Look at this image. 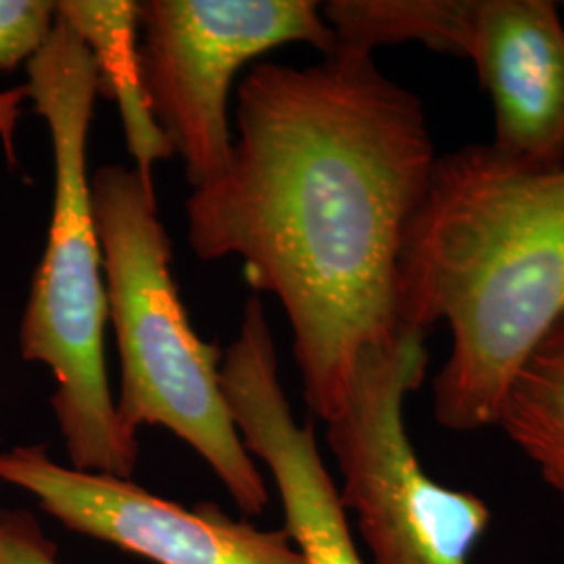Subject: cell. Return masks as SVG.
<instances>
[{
	"label": "cell",
	"mask_w": 564,
	"mask_h": 564,
	"mask_svg": "<svg viewBox=\"0 0 564 564\" xmlns=\"http://www.w3.org/2000/svg\"><path fill=\"white\" fill-rule=\"evenodd\" d=\"M235 126L223 174L186 199L188 245L202 262L239 258L281 302L303 400L326 423L358 358L398 335L400 249L437 160L423 102L335 46L310 67H251Z\"/></svg>",
	"instance_id": "1"
},
{
	"label": "cell",
	"mask_w": 564,
	"mask_h": 564,
	"mask_svg": "<svg viewBox=\"0 0 564 564\" xmlns=\"http://www.w3.org/2000/svg\"><path fill=\"white\" fill-rule=\"evenodd\" d=\"M398 330L447 324L433 381L447 431L496 426L510 384L564 321V167L510 162L489 142L437 155L405 226Z\"/></svg>",
	"instance_id": "2"
},
{
	"label": "cell",
	"mask_w": 564,
	"mask_h": 564,
	"mask_svg": "<svg viewBox=\"0 0 564 564\" xmlns=\"http://www.w3.org/2000/svg\"><path fill=\"white\" fill-rule=\"evenodd\" d=\"M25 67L28 97L51 134L55 188L46 247L21 316V356L44 364L55 379L51 408L69 466L132 479L139 440L121 423L107 379L109 316L88 176V134L101 97L97 63L57 15Z\"/></svg>",
	"instance_id": "3"
},
{
	"label": "cell",
	"mask_w": 564,
	"mask_h": 564,
	"mask_svg": "<svg viewBox=\"0 0 564 564\" xmlns=\"http://www.w3.org/2000/svg\"><path fill=\"white\" fill-rule=\"evenodd\" d=\"M90 191L107 316L120 354L121 423L132 433L141 426L174 433L241 512L262 514L270 494L226 402L220 347L203 341L182 303L153 182L113 163L90 176Z\"/></svg>",
	"instance_id": "4"
},
{
	"label": "cell",
	"mask_w": 564,
	"mask_h": 564,
	"mask_svg": "<svg viewBox=\"0 0 564 564\" xmlns=\"http://www.w3.org/2000/svg\"><path fill=\"white\" fill-rule=\"evenodd\" d=\"M424 339L398 330L368 347L339 412L326 421L339 500L356 517L370 564H470L489 524L484 500L437 484L408 437L403 403L426 375Z\"/></svg>",
	"instance_id": "5"
},
{
	"label": "cell",
	"mask_w": 564,
	"mask_h": 564,
	"mask_svg": "<svg viewBox=\"0 0 564 564\" xmlns=\"http://www.w3.org/2000/svg\"><path fill=\"white\" fill-rule=\"evenodd\" d=\"M333 53L335 34L312 0H142L139 67L149 111L186 181L223 174L232 149L228 99L242 67L284 44Z\"/></svg>",
	"instance_id": "6"
},
{
	"label": "cell",
	"mask_w": 564,
	"mask_h": 564,
	"mask_svg": "<svg viewBox=\"0 0 564 564\" xmlns=\"http://www.w3.org/2000/svg\"><path fill=\"white\" fill-rule=\"evenodd\" d=\"M0 481L32 494L65 529L155 564H307L286 529L230 519L216 505L184 508L132 479L55 463L44 444L0 452Z\"/></svg>",
	"instance_id": "7"
},
{
	"label": "cell",
	"mask_w": 564,
	"mask_h": 564,
	"mask_svg": "<svg viewBox=\"0 0 564 564\" xmlns=\"http://www.w3.org/2000/svg\"><path fill=\"white\" fill-rule=\"evenodd\" d=\"M220 381L245 449L274 477L284 529L307 564H366L314 426L295 421L284 395L276 345L258 297L245 303L239 335L224 351Z\"/></svg>",
	"instance_id": "8"
},
{
	"label": "cell",
	"mask_w": 564,
	"mask_h": 564,
	"mask_svg": "<svg viewBox=\"0 0 564 564\" xmlns=\"http://www.w3.org/2000/svg\"><path fill=\"white\" fill-rule=\"evenodd\" d=\"M460 57L494 111L489 147L535 170L564 167V20L550 0H468Z\"/></svg>",
	"instance_id": "9"
},
{
	"label": "cell",
	"mask_w": 564,
	"mask_h": 564,
	"mask_svg": "<svg viewBox=\"0 0 564 564\" xmlns=\"http://www.w3.org/2000/svg\"><path fill=\"white\" fill-rule=\"evenodd\" d=\"M57 15L67 21L97 63L101 97L120 107L128 153L134 170L153 182V165L174 155L153 120L142 90L139 67V2L137 0H59Z\"/></svg>",
	"instance_id": "10"
},
{
	"label": "cell",
	"mask_w": 564,
	"mask_h": 564,
	"mask_svg": "<svg viewBox=\"0 0 564 564\" xmlns=\"http://www.w3.org/2000/svg\"><path fill=\"white\" fill-rule=\"evenodd\" d=\"M496 426L538 466L564 506V321L510 384Z\"/></svg>",
	"instance_id": "11"
},
{
	"label": "cell",
	"mask_w": 564,
	"mask_h": 564,
	"mask_svg": "<svg viewBox=\"0 0 564 564\" xmlns=\"http://www.w3.org/2000/svg\"><path fill=\"white\" fill-rule=\"evenodd\" d=\"M468 0H330L323 15L335 46L372 55L379 46L416 42L460 57Z\"/></svg>",
	"instance_id": "12"
},
{
	"label": "cell",
	"mask_w": 564,
	"mask_h": 564,
	"mask_svg": "<svg viewBox=\"0 0 564 564\" xmlns=\"http://www.w3.org/2000/svg\"><path fill=\"white\" fill-rule=\"evenodd\" d=\"M57 21V2L0 0V69L28 65L48 41Z\"/></svg>",
	"instance_id": "13"
},
{
	"label": "cell",
	"mask_w": 564,
	"mask_h": 564,
	"mask_svg": "<svg viewBox=\"0 0 564 564\" xmlns=\"http://www.w3.org/2000/svg\"><path fill=\"white\" fill-rule=\"evenodd\" d=\"M0 564H63L57 544L28 510H0Z\"/></svg>",
	"instance_id": "14"
},
{
	"label": "cell",
	"mask_w": 564,
	"mask_h": 564,
	"mask_svg": "<svg viewBox=\"0 0 564 564\" xmlns=\"http://www.w3.org/2000/svg\"><path fill=\"white\" fill-rule=\"evenodd\" d=\"M28 86H18L0 93V142L7 155V162L15 163V128L21 116V105L28 101Z\"/></svg>",
	"instance_id": "15"
},
{
	"label": "cell",
	"mask_w": 564,
	"mask_h": 564,
	"mask_svg": "<svg viewBox=\"0 0 564 564\" xmlns=\"http://www.w3.org/2000/svg\"><path fill=\"white\" fill-rule=\"evenodd\" d=\"M563 13H564V4H563Z\"/></svg>",
	"instance_id": "16"
}]
</instances>
